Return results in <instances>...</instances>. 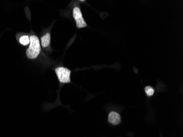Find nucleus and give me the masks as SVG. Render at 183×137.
I'll return each mask as SVG.
<instances>
[{
    "label": "nucleus",
    "mask_w": 183,
    "mask_h": 137,
    "mask_svg": "<svg viewBox=\"0 0 183 137\" xmlns=\"http://www.w3.org/2000/svg\"><path fill=\"white\" fill-rule=\"evenodd\" d=\"M41 52V46L39 38L35 35L30 37V45L26 49L27 57L30 59H36Z\"/></svg>",
    "instance_id": "nucleus-1"
},
{
    "label": "nucleus",
    "mask_w": 183,
    "mask_h": 137,
    "mask_svg": "<svg viewBox=\"0 0 183 137\" xmlns=\"http://www.w3.org/2000/svg\"><path fill=\"white\" fill-rule=\"evenodd\" d=\"M55 72L59 81L61 83H66L70 82V70L64 67H59L55 68Z\"/></svg>",
    "instance_id": "nucleus-2"
},
{
    "label": "nucleus",
    "mask_w": 183,
    "mask_h": 137,
    "mask_svg": "<svg viewBox=\"0 0 183 137\" xmlns=\"http://www.w3.org/2000/svg\"><path fill=\"white\" fill-rule=\"evenodd\" d=\"M72 14L74 19L76 21L77 28L81 29L87 26V23L84 21V17L82 16V13L78 7H74L72 11Z\"/></svg>",
    "instance_id": "nucleus-3"
},
{
    "label": "nucleus",
    "mask_w": 183,
    "mask_h": 137,
    "mask_svg": "<svg viewBox=\"0 0 183 137\" xmlns=\"http://www.w3.org/2000/svg\"><path fill=\"white\" fill-rule=\"evenodd\" d=\"M108 121L110 124L117 125L121 123V116L115 111H111L108 116Z\"/></svg>",
    "instance_id": "nucleus-4"
},
{
    "label": "nucleus",
    "mask_w": 183,
    "mask_h": 137,
    "mask_svg": "<svg viewBox=\"0 0 183 137\" xmlns=\"http://www.w3.org/2000/svg\"><path fill=\"white\" fill-rule=\"evenodd\" d=\"M51 42V34L49 33H47L44 36H42L41 38V45L43 48L48 47Z\"/></svg>",
    "instance_id": "nucleus-5"
},
{
    "label": "nucleus",
    "mask_w": 183,
    "mask_h": 137,
    "mask_svg": "<svg viewBox=\"0 0 183 137\" xmlns=\"http://www.w3.org/2000/svg\"><path fill=\"white\" fill-rule=\"evenodd\" d=\"M19 42L23 46H27L30 43V37L28 35L22 36L19 39Z\"/></svg>",
    "instance_id": "nucleus-6"
},
{
    "label": "nucleus",
    "mask_w": 183,
    "mask_h": 137,
    "mask_svg": "<svg viewBox=\"0 0 183 137\" xmlns=\"http://www.w3.org/2000/svg\"><path fill=\"white\" fill-rule=\"evenodd\" d=\"M145 91L148 97H151L154 94L155 91L154 88H152L151 86H146L145 88Z\"/></svg>",
    "instance_id": "nucleus-7"
}]
</instances>
